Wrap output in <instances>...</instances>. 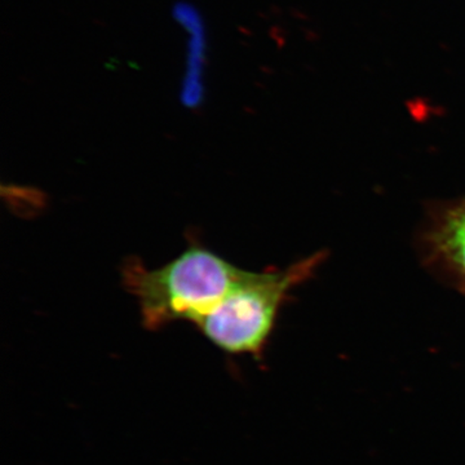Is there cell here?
Returning <instances> with one entry per match:
<instances>
[{
    "label": "cell",
    "instance_id": "obj_1",
    "mask_svg": "<svg viewBox=\"0 0 465 465\" xmlns=\"http://www.w3.org/2000/svg\"><path fill=\"white\" fill-rule=\"evenodd\" d=\"M246 271L201 246H192L158 269L136 262L124 269V282L134 293L148 326L171 321L197 323L228 295Z\"/></svg>",
    "mask_w": 465,
    "mask_h": 465
},
{
    "label": "cell",
    "instance_id": "obj_2",
    "mask_svg": "<svg viewBox=\"0 0 465 465\" xmlns=\"http://www.w3.org/2000/svg\"><path fill=\"white\" fill-rule=\"evenodd\" d=\"M320 256L286 271L246 272L213 311L198 321L201 331L229 353H258L273 330L275 318L290 290L316 268Z\"/></svg>",
    "mask_w": 465,
    "mask_h": 465
}]
</instances>
